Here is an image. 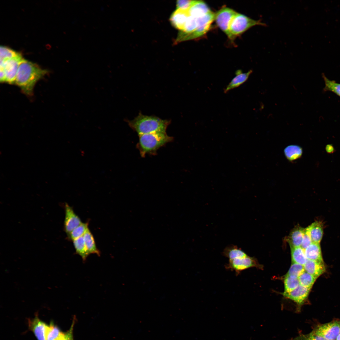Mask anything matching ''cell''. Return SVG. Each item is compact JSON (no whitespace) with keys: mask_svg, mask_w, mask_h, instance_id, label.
<instances>
[{"mask_svg":"<svg viewBox=\"0 0 340 340\" xmlns=\"http://www.w3.org/2000/svg\"><path fill=\"white\" fill-rule=\"evenodd\" d=\"M0 65L10 59L17 54L18 53L5 47H0Z\"/></svg>","mask_w":340,"mask_h":340,"instance_id":"4dcf8cb0","label":"cell"},{"mask_svg":"<svg viewBox=\"0 0 340 340\" xmlns=\"http://www.w3.org/2000/svg\"><path fill=\"white\" fill-rule=\"evenodd\" d=\"M48 73L36 64L24 59L20 63L18 70L15 84L27 96L32 95L36 84Z\"/></svg>","mask_w":340,"mask_h":340,"instance_id":"6da1fadb","label":"cell"},{"mask_svg":"<svg viewBox=\"0 0 340 340\" xmlns=\"http://www.w3.org/2000/svg\"><path fill=\"white\" fill-rule=\"evenodd\" d=\"M65 209L64 228L68 235L82 222L79 216L75 212L72 208L67 203L65 204Z\"/></svg>","mask_w":340,"mask_h":340,"instance_id":"9c48e42d","label":"cell"},{"mask_svg":"<svg viewBox=\"0 0 340 340\" xmlns=\"http://www.w3.org/2000/svg\"><path fill=\"white\" fill-rule=\"evenodd\" d=\"M23 59L20 54L0 65V70L5 73L6 82L10 84L15 83L16 76L20 64Z\"/></svg>","mask_w":340,"mask_h":340,"instance_id":"8992f818","label":"cell"},{"mask_svg":"<svg viewBox=\"0 0 340 340\" xmlns=\"http://www.w3.org/2000/svg\"><path fill=\"white\" fill-rule=\"evenodd\" d=\"M211 11L205 3L197 0L189 10L190 15L196 18L202 17Z\"/></svg>","mask_w":340,"mask_h":340,"instance_id":"d6986e66","label":"cell"},{"mask_svg":"<svg viewBox=\"0 0 340 340\" xmlns=\"http://www.w3.org/2000/svg\"><path fill=\"white\" fill-rule=\"evenodd\" d=\"M28 325L30 330L33 332L38 340H46V324L45 323L36 316L28 320Z\"/></svg>","mask_w":340,"mask_h":340,"instance_id":"4fadbf2b","label":"cell"},{"mask_svg":"<svg viewBox=\"0 0 340 340\" xmlns=\"http://www.w3.org/2000/svg\"><path fill=\"white\" fill-rule=\"evenodd\" d=\"M266 26L261 20L252 19L243 14L237 13L230 24L228 37L231 39L255 26Z\"/></svg>","mask_w":340,"mask_h":340,"instance_id":"277c9868","label":"cell"},{"mask_svg":"<svg viewBox=\"0 0 340 340\" xmlns=\"http://www.w3.org/2000/svg\"><path fill=\"white\" fill-rule=\"evenodd\" d=\"M290 340H327L323 337L317 335L312 332L307 334L299 333L298 336Z\"/></svg>","mask_w":340,"mask_h":340,"instance_id":"1f68e13d","label":"cell"},{"mask_svg":"<svg viewBox=\"0 0 340 340\" xmlns=\"http://www.w3.org/2000/svg\"><path fill=\"white\" fill-rule=\"evenodd\" d=\"M312 242L310 238L305 229V233L300 247L304 250Z\"/></svg>","mask_w":340,"mask_h":340,"instance_id":"e575fe53","label":"cell"},{"mask_svg":"<svg viewBox=\"0 0 340 340\" xmlns=\"http://www.w3.org/2000/svg\"><path fill=\"white\" fill-rule=\"evenodd\" d=\"M304 251L308 259L318 262H323L319 243L312 242L304 250Z\"/></svg>","mask_w":340,"mask_h":340,"instance_id":"ac0fdd59","label":"cell"},{"mask_svg":"<svg viewBox=\"0 0 340 340\" xmlns=\"http://www.w3.org/2000/svg\"><path fill=\"white\" fill-rule=\"evenodd\" d=\"M285 291V292H290L296 288L300 285L298 278H294L289 276H285L284 281Z\"/></svg>","mask_w":340,"mask_h":340,"instance_id":"f546056e","label":"cell"},{"mask_svg":"<svg viewBox=\"0 0 340 340\" xmlns=\"http://www.w3.org/2000/svg\"><path fill=\"white\" fill-rule=\"evenodd\" d=\"M305 271L303 265L292 263L286 275L294 278H298L299 276Z\"/></svg>","mask_w":340,"mask_h":340,"instance_id":"f1b7e54d","label":"cell"},{"mask_svg":"<svg viewBox=\"0 0 340 340\" xmlns=\"http://www.w3.org/2000/svg\"><path fill=\"white\" fill-rule=\"evenodd\" d=\"M336 340H340V333L337 336Z\"/></svg>","mask_w":340,"mask_h":340,"instance_id":"8d00e7d4","label":"cell"},{"mask_svg":"<svg viewBox=\"0 0 340 340\" xmlns=\"http://www.w3.org/2000/svg\"><path fill=\"white\" fill-rule=\"evenodd\" d=\"M139 142L137 147L141 157L147 154L155 155L157 150L167 143L172 141L173 138L165 132H157L139 135Z\"/></svg>","mask_w":340,"mask_h":340,"instance_id":"3957f363","label":"cell"},{"mask_svg":"<svg viewBox=\"0 0 340 340\" xmlns=\"http://www.w3.org/2000/svg\"><path fill=\"white\" fill-rule=\"evenodd\" d=\"M312 332L327 340H336L340 333V321L319 325Z\"/></svg>","mask_w":340,"mask_h":340,"instance_id":"52a82bcc","label":"cell"},{"mask_svg":"<svg viewBox=\"0 0 340 340\" xmlns=\"http://www.w3.org/2000/svg\"><path fill=\"white\" fill-rule=\"evenodd\" d=\"M305 231V229L298 225L292 229L286 239L291 248L301 246Z\"/></svg>","mask_w":340,"mask_h":340,"instance_id":"9a60e30c","label":"cell"},{"mask_svg":"<svg viewBox=\"0 0 340 340\" xmlns=\"http://www.w3.org/2000/svg\"><path fill=\"white\" fill-rule=\"evenodd\" d=\"M305 271L317 278L325 272L326 268L323 262L308 259L303 265Z\"/></svg>","mask_w":340,"mask_h":340,"instance_id":"e0dca14e","label":"cell"},{"mask_svg":"<svg viewBox=\"0 0 340 340\" xmlns=\"http://www.w3.org/2000/svg\"><path fill=\"white\" fill-rule=\"evenodd\" d=\"M59 328L53 323L46 325V340H55L62 333Z\"/></svg>","mask_w":340,"mask_h":340,"instance_id":"484cf974","label":"cell"},{"mask_svg":"<svg viewBox=\"0 0 340 340\" xmlns=\"http://www.w3.org/2000/svg\"><path fill=\"white\" fill-rule=\"evenodd\" d=\"M322 76L325 83L323 90L332 92L340 97V83L329 79L323 74Z\"/></svg>","mask_w":340,"mask_h":340,"instance_id":"d4e9b609","label":"cell"},{"mask_svg":"<svg viewBox=\"0 0 340 340\" xmlns=\"http://www.w3.org/2000/svg\"><path fill=\"white\" fill-rule=\"evenodd\" d=\"M129 126L138 135L157 132H165L170 121L157 117L148 116L139 113L134 119L128 121Z\"/></svg>","mask_w":340,"mask_h":340,"instance_id":"7a4b0ae2","label":"cell"},{"mask_svg":"<svg viewBox=\"0 0 340 340\" xmlns=\"http://www.w3.org/2000/svg\"><path fill=\"white\" fill-rule=\"evenodd\" d=\"M255 265L254 259L247 256L244 258L230 260L228 263L225 265V267L227 269L234 271L237 275L241 271L255 266Z\"/></svg>","mask_w":340,"mask_h":340,"instance_id":"30bf717a","label":"cell"},{"mask_svg":"<svg viewBox=\"0 0 340 340\" xmlns=\"http://www.w3.org/2000/svg\"><path fill=\"white\" fill-rule=\"evenodd\" d=\"M291 248L292 263L304 265L308 260L305 256L304 250L301 247Z\"/></svg>","mask_w":340,"mask_h":340,"instance_id":"603a6c76","label":"cell"},{"mask_svg":"<svg viewBox=\"0 0 340 340\" xmlns=\"http://www.w3.org/2000/svg\"><path fill=\"white\" fill-rule=\"evenodd\" d=\"M189 10L177 9L172 13L170 17V20L172 25L181 31L184 30L190 16Z\"/></svg>","mask_w":340,"mask_h":340,"instance_id":"7c38bea8","label":"cell"},{"mask_svg":"<svg viewBox=\"0 0 340 340\" xmlns=\"http://www.w3.org/2000/svg\"><path fill=\"white\" fill-rule=\"evenodd\" d=\"M74 322H73L70 329L66 333H62L61 335L55 340H73V328Z\"/></svg>","mask_w":340,"mask_h":340,"instance_id":"836d02e7","label":"cell"},{"mask_svg":"<svg viewBox=\"0 0 340 340\" xmlns=\"http://www.w3.org/2000/svg\"><path fill=\"white\" fill-rule=\"evenodd\" d=\"M215 14L211 11L200 17L198 18V25L193 32L187 34H178L176 42L195 39L205 35L209 30L210 26L215 20Z\"/></svg>","mask_w":340,"mask_h":340,"instance_id":"5b68a950","label":"cell"},{"mask_svg":"<svg viewBox=\"0 0 340 340\" xmlns=\"http://www.w3.org/2000/svg\"><path fill=\"white\" fill-rule=\"evenodd\" d=\"M237 13L232 9L224 7L215 14L214 20L216 24L228 36L230 24Z\"/></svg>","mask_w":340,"mask_h":340,"instance_id":"ba28073f","label":"cell"},{"mask_svg":"<svg viewBox=\"0 0 340 340\" xmlns=\"http://www.w3.org/2000/svg\"><path fill=\"white\" fill-rule=\"evenodd\" d=\"M222 254L230 260L247 257V255L237 246L230 245L226 247L222 252Z\"/></svg>","mask_w":340,"mask_h":340,"instance_id":"ffe728a7","label":"cell"},{"mask_svg":"<svg viewBox=\"0 0 340 340\" xmlns=\"http://www.w3.org/2000/svg\"><path fill=\"white\" fill-rule=\"evenodd\" d=\"M196 1V0H178L176 3L177 8L189 10Z\"/></svg>","mask_w":340,"mask_h":340,"instance_id":"d6a6232c","label":"cell"},{"mask_svg":"<svg viewBox=\"0 0 340 340\" xmlns=\"http://www.w3.org/2000/svg\"><path fill=\"white\" fill-rule=\"evenodd\" d=\"M316 279L305 271L301 274L298 278L300 285L311 288Z\"/></svg>","mask_w":340,"mask_h":340,"instance_id":"83f0119b","label":"cell"},{"mask_svg":"<svg viewBox=\"0 0 340 340\" xmlns=\"http://www.w3.org/2000/svg\"><path fill=\"white\" fill-rule=\"evenodd\" d=\"M312 242L320 243L323 237V227L322 223L316 221L305 228Z\"/></svg>","mask_w":340,"mask_h":340,"instance_id":"5bb4252c","label":"cell"},{"mask_svg":"<svg viewBox=\"0 0 340 340\" xmlns=\"http://www.w3.org/2000/svg\"><path fill=\"white\" fill-rule=\"evenodd\" d=\"M284 153L288 159L290 161H293L301 156L302 150L299 146L292 145L287 147L285 149Z\"/></svg>","mask_w":340,"mask_h":340,"instance_id":"cb8c5ba5","label":"cell"},{"mask_svg":"<svg viewBox=\"0 0 340 340\" xmlns=\"http://www.w3.org/2000/svg\"><path fill=\"white\" fill-rule=\"evenodd\" d=\"M311 288L303 286L300 284L295 289L290 292H284L283 295L291 299L298 305V311H299L301 306L307 298Z\"/></svg>","mask_w":340,"mask_h":340,"instance_id":"8fae6325","label":"cell"},{"mask_svg":"<svg viewBox=\"0 0 340 340\" xmlns=\"http://www.w3.org/2000/svg\"><path fill=\"white\" fill-rule=\"evenodd\" d=\"M88 225V222L82 223L67 235L68 239L73 241L83 236L89 228Z\"/></svg>","mask_w":340,"mask_h":340,"instance_id":"4316f807","label":"cell"},{"mask_svg":"<svg viewBox=\"0 0 340 340\" xmlns=\"http://www.w3.org/2000/svg\"><path fill=\"white\" fill-rule=\"evenodd\" d=\"M325 150L328 154L333 153L336 151L335 149L332 144L326 145L325 147Z\"/></svg>","mask_w":340,"mask_h":340,"instance_id":"d590c367","label":"cell"},{"mask_svg":"<svg viewBox=\"0 0 340 340\" xmlns=\"http://www.w3.org/2000/svg\"><path fill=\"white\" fill-rule=\"evenodd\" d=\"M73 244L76 252L85 261L89 255L85 244L83 236L73 240Z\"/></svg>","mask_w":340,"mask_h":340,"instance_id":"7402d4cb","label":"cell"},{"mask_svg":"<svg viewBox=\"0 0 340 340\" xmlns=\"http://www.w3.org/2000/svg\"><path fill=\"white\" fill-rule=\"evenodd\" d=\"M83 236L89 254H95L99 256L100 252L97 247L94 236L89 228Z\"/></svg>","mask_w":340,"mask_h":340,"instance_id":"44dd1931","label":"cell"},{"mask_svg":"<svg viewBox=\"0 0 340 340\" xmlns=\"http://www.w3.org/2000/svg\"><path fill=\"white\" fill-rule=\"evenodd\" d=\"M252 72L250 70L248 72L243 73L241 70L236 71V76L231 80L224 89V93H226L229 91L237 88L245 82Z\"/></svg>","mask_w":340,"mask_h":340,"instance_id":"2e32d148","label":"cell"}]
</instances>
